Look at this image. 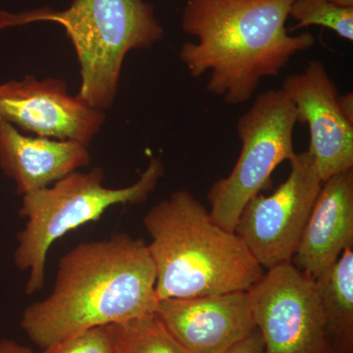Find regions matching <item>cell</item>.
Masks as SVG:
<instances>
[{"instance_id":"6da1fadb","label":"cell","mask_w":353,"mask_h":353,"mask_svg":"<svg viewBox=\"0 0 353 353\" xmlns=\"http://www.w3.org/2000/svg\"><path fill=\"white\" fill-rule=\"evenodd\" d=\"M157 270L148 245L127 234L72 248L50 296L28 306L21 327L41 350L73 334L153 314Z\"/></svg>"},{"instance_id":"7a4b0ae2","label":"cell","mask_w":353,"mask_h":353,"mask_svg":"<svg viewBox=\"0 0 353 353\" xmlns=\"http://www.w3.org/2000/svg\"><path fill=\"white\" fill-rule=\"evenodd\" d=\"M294 0H188L182 29L196 37L179 58L190 76L210 73L206 90L231 105L252 99L264 78L278 76L290 59L315 43L310 32L285 27Z\"/></svg>"},{"instance_id":"3957f363","label":"cell","mask_w":353,"mask_h":353,"mask_svg":"<svg viewBox=\"0 0 353 353\" xmlns=\"http://www.w3.org/2000/svg\"><path fill=\"white\" fill-rule=\"evenodd\" d=\"M143 226L158 301L245 292L264 274L240 236L213 222L188 190L155 204Z\"/></svg>"},{"instance_id":"277c9868","label":"cell","mask_w":353,"mask_h":353,"mask_svg":"<svg viewBox=\"0 0 353 353\" xmlns=\"http://www.w3.org/2000/svg\"><path fill=\"white\" fill-rule=\"evenodd\" d=\"M39 22L63 28L80 64L76 97L102 111L113 104L128 53L152 48L164 37L154 8L145 0H72L65 10L48 6L20 13L0 10V30Z\"/></svg>"},{"instance_id":"5b68a950","label":"cell","mask_w":353,"mask_h":353,"mask_svg":"<svg viewBox=\"0 0 353 353\" xmlns=\"http://www.w3.org/2000/svg\"><path fill=\"white\" fill-rule=\"evenodd\" d=\"M164 172L161 160L152 157L139 180L129 187H105L104 172L97 167L88 173L72 172L51 187L23 196L20 215L27 223L18 234L14 262L20 270L29 271L26 292L34 294L43 289L46 259L54 241L101 219L112 206L148 201Z\"/></svg>"},{"instance_id":"8992f818","label":"cell","mask_w":353,"mask_h":353,"mask_svg":"<svg viewBox=\"0 0 353 353\" xmlns=\"http://www.w3.org/2000/svg\"><path fill=\"white\" fill-rule=\"evenodd\" d=\"M296 108L282 88L259 94L239 118L240 157L230 175L213 183L208 194L213 222L234 232L248 202L270 187L272 174L279 165L296 155Z\"/></svg>"},{"instance_id":"52a82bcc","label":"cell","mask_w":353,"mask_h":353,"mask_svg":"<svg viewBox=\"0 0 353 353\" xmlns=\"http://www.w3.org/2000/svg\"><path fill=\"white\" fill-rule=\"evenodd\" d=\"M290 175L273 194H259L241 211L234 233L253 259L269 270L292 262L323 185L312 155L296 153Z\"/></svg>"},{"instance_id":"ba28073f","label":"cell","mask_w":353,"mask_h":353,"mask_svg":"<svg viewBox=\"0 0 353 353\" xmlns=\"http://www.w3.org/2000/svg\"><path fill=\"white\" fill-rule=\"evenodd\" d=\"M248 292L265 353H332L315 280L292 262L264 272Z\"/></svg>"},{"instance_id":"9c48e42d","label":"cell","mask_w":353,"mask_h":353,"mask_svg":"<svg viewBox=\"0 0 353 353\" xmlns=\"http://www.w3.org/2000/svg\"><path fill=\"white\" fill-rule=\"evenodd\" d=\"M0 121L41 138L73 141L90 146L105 121L104 111L72 97L59 79L22 81L0 85Z\"/></svg>"},{"instance_id":"30bf717a","label":"cell","mask_w":353,"mask_h":353,"mask_svg":"<svg viewBox=\"0 0 353 353\" xmlns=\"http://www.w3.org/2000/svg\"><path fill=\"white\" fill-rule=\"evenodd\" d=\"M281 88L296 108L297 123L307 125L308 152L322 182L353 169V124L341 112L338 88L325 65L312 60L301 73L287 77Z\"/></svg>"},{"instance_id":"8fae6325","label":"cell","mask_w":353,"mask_h":353,"mask_svg":"<svg viewBox=\"0 0 353 353\" xmlns=\"http://www.w3.org/2000/svg\"><path fill=\"white\" fill-rule=\"evenodd\" d=\"M154 313L190 353H223L256 330L248 290L161 299Z\"/></svg>"},{"instance_id":"7c38bea8","label":"cell","mask_w":353,"mask_h":353,"mask_svg":"<svg viewBox=\"0 0 353 353\" xmlns=\"http://www.w3.org/2000/svg\"><path fill=\"white\" fill-rule=\"evenodd\" d=\"M353 245V169L323 183L292 263L316 280Z\"/></svg>"},{"instance_id":"4fadbf2b","label":"cell","mask_w":353,"mask_h":353,"mask_svg":"<svg viewBox=\"0 0 353 353\" xmlns=\"http://www.w3.org/2000/svg\"><path fill=\"white\" fill-rule=\"evenodd\" d=\"M88 146L73 141L28 137L0 121V168L20 196L50 187L90 163Z\"/></svg>"},{"instance_id":"5bb4252c","label":"cell","mask_w":353,"mask_h":353,"mask_svg":"<svg viewBox=\"0 0 353 353\" xmlns=\"http://www.w3.org/2000/svg\"><path fill=\"white\" fill-rule=\"evenodd\" d=\"M332 353H353V245L315 280Z\"/></svg>"},{"instance_id":"9a60e30c","label":"cell","mask_w":353,"mask_h":353,"mask_svg":"<svg viewBox=\"0 0 353 353\" xmlns=\"http://www.w3.org/2000/svg\"><path fill=\"white\" fill-rule=\"evenodd\" d=\"M116 353H190L155 313L109 326Z\"/></svg>"},{"instance_id":"2e32d148","label":"cell","mask_w":353,"mask_h":353,"mask_svg":"<svg viewBox=\"0 0 353 353\" xmlns=\"http://www.w3.org/2000/svg\"><path fill=\"white\" fill-rule=\"evenodd\" d=\"M290 16L297 22L290 31L308 26H322L341 38L353 41V7L336 6L329 0H294Z\"/></svg>"},{"instance_id":"e0dca14e","label":"cell","mask_w":353,"mask_h":353,"mask_svg":"<svg viewBox=\"0 0 353 353\" xmlns=\"http://www.w3.org/2000/svg\"><path fill=\"white\" fill-rule=\"evenodd\" d=\"M43 353H116L109 326L97 327L68 336Z\"/></svg>"},{"instance_id":"ac0fdd59","label":"cell","mask_w":353,"mask_h":353,"mask_svg":"<svg viewBox=\"0 0 353 353\" xmlns=\"http://www.w3.org/2000/svg\"><path fill=\"white\" fill-rule=\"evenodd\" d=\"M223 353H265L263 341L259 330H254L243 340L239 341Z\"/></svg>"},{"instance_id":"d6986e66","label":"cell","mask_w":353,"mask_h":353,"mask_svg":"<svg viewBox=\"0 0 353 353\" xmlns=\"http://www.w3.org/2000/svg\"><path fill=\"white\" fill-rule=\"evenodd\" d=\"M0 353H38L9 339L0 340Z\"/></svg>"},{"instance_id":"ffe728a7","label":"cell","mask_w":353,"mask_h":353,"mask_svg":"<svg viewBox=\"0 0 353 353\" xmlns=\"http://www.w3.org/2000/svg\"><path fill=\"white\" fill-rule=\"evenodd\" d=\"M339 105L341 112L350 123L353 124V94L352 92H347L345 94H339Z\"/></svg>"},{"instance_id":"44dd1931","label":"cell","mask_w":353,"mask_h":353,"mask_svg":"<svg viewBox=\"0 0 353 353\" xmlns=\"http://www.w3.org/2000/svg\"><path fill=\"white\" fill-rule=\"evenodd\" d=\"M336 6L343 7H353V0H329Z\"/></svg>"}]
</instances>
